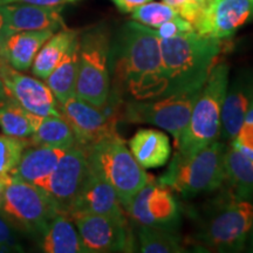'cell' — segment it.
<instances>
[{"mask_svg":"<svg viewBox=\"0 0 253 253\" xmlns=\"http://www.w3.org/2000/svg\"><path fill=\"white\" fill-rule=\"evenodd\" d=\"M178 13L167 5L166 2L149 1L136 7L131 12V18L135 21L151 28H157L167 21L171 20Z\"/></svg>","mask_w":253,"mask_h":253,"instance_id":"f1b7e54d","label":"cell"},{"mask_svg":"<svg viewBox=\"0 0 253 253\" xmlns=\"http://www.w3.org/2000/svg\"><path fill=\"white\" fill-rule=\"evenodd\" d=\"M0 80L7 99L36 115L63 118L59 102L46 82L17 71L0 59Z\"/></svg>","mask_w":253,"mask_h":253,"instance_id":"4fadbf2b","label":"cell"},{"mask_svg":"<svg viewBox=\"0 0 253 253\" xmlns=\"http://www.w3.org/2000/svg\"><path fill=\"white\" fill-rule=\"evenodd\" d=\"M84 153L91 171L115 190L123 210L150 177L118 132L91 145Z\"/></svg>","mask_w":253,"mask_h":253,"instance_id":"5b68a950","label":"cell"},{"mask_svg":"<svg viewBox=\"0 0 253 253\" xmlns=\"http://www.w3.org/2000/svg\"><path fill=\"white\" fill-rule=\"evenodd\" d=\"M138 249L143 253H181L184 252L181 237L176 230L163 227L140 226Z\"/></svg>","mask_w":253,"mask_h":253,"instance_id":"83f0119b","label":"cell"},{"mask_svg":"<svg viewBox=\"0 0 253 253\" xmlns=\"http://www.w3.org/2000/svg\"><path fill=\"white\" fill-rule=\"evenodd\" d=\"M110 69L114 87L134 101L161 97L168 84L156 31L137 21L122 27L112 49Z\"/></svg>","mask_w":253,"mask_h":253,"instance_id":"6da1fadb","label":"cell"},{"mask_svg":"<svg viewBox=\"0 0 253 253\" xmlns=\"http://www.w3.org/2000/svg\"><path fill=\"white\" fill-rule=\"evenodd\" d=\"M128 145L132 156L144 169L166 166L171 156L169 136L157 129H140L132 135Z\"/></svg>","mask_w":253,"mask_h":253,"instance_id":"44dd1931","label":"cell"},{"mask_svg":"<svg viewBox=\"0 0 253 253\" xmlns=\"http://www.w3.org/2000/svg\"><path fill=\"white\" fill-rule=\"evenodd\" d=\"M252 226V201L231 194L205 221L197 240L213 251L238 252L244 249Z\"/></svg>","mask_w":253,"mask_h":253,"instance_id":"ba28073f","label":"cell"},{"mask_svg":"<svg viewBox=\"0 0 253 253\" xmlns=\"http://www.w3.org/2000/svg\"><path fill=\"white\" fill-rule=\"evenodd\" d=\"M2 26H4V20H2V15L0 13V33L2 31Z\"/></svg>","mask_w":253,"mask_h":253,"instance_id":"60d3db41","label":"cell"},{"mask_svg":"<svg viewBox=\"0 0 253 253\" xmlns=\"http://www.w3.org/2000/svg\"><path fill=\"white\" fill-rule=\"evenodd\" d=\"M28 144L26 138L0 135V173H9L17 167Z\"/></svg>","mask_w":253,"mask_h":253,"instance_id":"f546056e","label":"cell"},{"mask_svg":"<svg viewBox=\"0 0 253 253\" xmlns=\"http://www.w3.org/2000/svg\"><path fill=\"white\" fill-rule=\"evenodd\" d=\"M245 121L253 122V99H252V102H251V104H250V107H249L248 113H246Z\"/></svg>","mask_w":253,"mask_h":253,"instance_id":"8d00e7d4","label":"cell"},{"mask_svg":"<svg viewBox=\"0 0 253 253\" xmlns=\"http://www.w3.org/2000/svg\"><path fill=\"white\" fill-rule=\"evenodd\" d=\"M122 13H131L138 6L149 2L151 0H112Z\"/></svg>","mask_w":253,"mask_h":253,"instance_id":"d590c367","label":"cell"},{"mask_svg":"<svg viewBox=\"0 0 253 253\" xmlns=\"http://www.w3.org/2000/svg\"><path fill=\"white\" fill-rule=\"evenodd\" d=\"M41 240V251L47 253H84L74 221L63 213L53 218Z\"/></svg>","mask_w":253,"mask_h":253,"instance_id":"7402d4cb","label":"cell"},{"mask_svg":"<svg viewBox=\"0 0 253 253\" xmlns=\"http://www.w3.org/2000/svg\"><path fill=\"white\" fill-rule=\"evenodd\" d=\"M155 31H156L160 39H169V38L181 36V34L189 33V32H195L192 25L188 20L183 19L179 14L176 15L171 20L161 25L160 27L155 28Z\"/></svg>","mask_w":253,"mask_h":253,"instance_id":"4dcf8cb0","label":"cell"},{"mask_svg":"<svg viewBox=\"0 0 253 253\" xmlns=\"http://www.w3.org/2000/svg\"><path fill=\"white\" fill-rule=\"evenodd\" d=\"M55 32L42 31H1L0 33V59L11 67L25 72L32 67L41 47Z\"/></svg>","mask_w":253,"mask_h":253,"instance_id":"d6986e66","label":"cell"},{"mask_svg":"<svg viewBox=\"0 0 253 253\" xmlns=\"http://www.w3.org/2000/svg\"><path fill=\"white\" fill-rule=\"evenodd\" d=\"M88 172L87 155L75 144L66 150L52 173L39 186L52 198L58 212L67 214Z\"/></svg>","mask_w":253,"mask_h":253,"instance_id":"7c38bea8","label":"cell"},{"mask_svg":"<svg viewBox=\"0 0 253 253\" xmlns=\"http://www.w3.org/2000/svg\"><path fill=\"white\" fill-rule=\"evenodd\" d=\"M62 6H41L32 4L0 5L4 26L2 30L9 32L20 31H59L65 28L61 17Z\"/></svg>","mask_w":253,"mask_h":253,"instance_id":"e0dca14e","label":"cell"},{"mask_svg":"<svg viewBox=\"0 0 253 253\" xmlns=\"http://www.w3.org/2000/svg\"><path fill=\"white\" fill-rule=\"evenodd\" d=\"M78 0H0V5L13 4V2H21V4H32L41 6H62L68 2H74Z\"/></svg>","mask_w":253,"mask_h":253,"instance_id":"e575fe53","label":"cell"},{"mask_svg":"<svg viewBox=\"0 0 253 253\" xmlns=\"http://www.w3.org/2000/svg\"><path fill=\"white\" fill-rule=\"evenodd\" d=\"M225 150L217 140L190 155L175 154L158 181L184 197L214 191L225 183Z\"/></svg>","mask_w":253,"mask_h":253,"instance_id":"277c9868","label":"cell"},{"mask_svg":"<svg viewBox=\"0 0 253 253\" xmlns=\"http://www.w3.org/2000/svg\"><path fill=\"white\" fill-rule=\"evenodd\" d=\"M163 1L175 9L183 19L188 20L192 27L195 26L204 11L194 0H163Z\"/></svg>","mask_w":253,"mask_h":253,"instance_id":"1f68e13d","label":"cell"},{"mask_svg":"<svg viewBox=\"0 0 253 253\" xmlns=\"http://www.w3.org/2000/svg\"><path fill=\"white\" fill-rule=\"evenodd\" d=\"M66 150V148L32 145L24 151L17 167L9 175L39 186L52 173Z\"/></svg>","mask_w":253,"mask_h":253,"instance_id":"ffe728a7","label":"cell"},{"mask_svg":"<svg viewBox=\"0 0 253 253\" xmlns=\"http://www.w3.org/2000/svg\"><path fill=\"white\" fill-rule=\"evenodd\" d=\"M109 38L103 30L87 32L80 39L75 95L102 109L109 100Z\"/></svg>","mask_w":253,"mask_h":253,"instance_id":"52a82bcc","label":"cell"},{"mask_svg":"<svg viewBox=\"0 0 253 253\" xmlns=\"http://www.w3.org/2000/svg\"><path fill=\"white\" fill-rule=\"evenodd\" d=\"M250 244H251V251H253V226L251 232H250Z\"/></svg>","mask_w":253,"mask_h":253,"instance_id":"ab89813d","label":"cell"},{"mask_svg":"<svg viewBox=\"0 0 253 253\" xmlns=\"http://www.w3.org/2000/svg\"><path fill=\"white\" fill-rule=\"evenodd\" d=\"M1 249H6V251H19L20 246L17 240V230L0 214V251Z\"/></svg>","mask_w":253,"mask_h":253,"instance_id":"d6a6232c","label":"cell"},{"mask_svg":"<svg viewBox=\"0 0 253 253\" xmlns=\"http://www.w3.org/2000/svg\"><path fill=\"white\" fill-rule=\"evenodd\" d=\"M224 167H225V182L230 184L232 194L239 198L252 201L253 160L231 144L230 147H226Z\"/></svg>","mask_w":253,"mask_h":253,"instance_id":"d4e9b609","label":"cell"},{"mask_svg":"<svg viewBox=\"0 0 253 253\" xmlns=\"http://www.w3.org/2000/svg\"><path fill=\"white\" fill-rule=\"evenodd\" d=\"M167 79L163 96L199 90L225 52V39L189 32L169 39H160Z\"/></svg>","mask_w":253,"mask_h":253,"instance_id":"7a4b0ae2","label":"cell"},{"mask_svg":"<svg viewBox=\"0 0 253 253\" xmlns=\"http://www.w3.org/2000/svg\"><path fill=\"white\" fill-rule=\"evenodd\" d=\"M253 99V71L243 69L232 81H229L223 108H221L220 136L225 141H232L245 121L250 104Z\"/></svg>","mask_w":253,"mask_h":253,"instance_id":"2e32d148","label":"cell"},{"mask_svg":"<svg viewBox=\"0 0 253 253\" xmlns=\"http://www.w3.org/2000/svg\"><path fill=\"white\" fill-rule=\"evenodd\" d=\"M6 99H7V96H6L4 86H2V82H1V80H0V102Z\"/></svg>","mask_w":253,"mask_h":253,"instance_id":"f35d334b","label":"cell"},{"mask_svg":"<svg viewBox=\"0 0 253 253\" xmlns=\"http://www.w3.org/2000/svg\"><path fill=\"white\" fill-rule=\"evenodd\" d=\"M63 119L71 126L75 141L84 151L103 138L116 134V118L107 115L77 95L59 103Z\"/></svg>","mask_w":253,"mask_h":253,"instance_id":"5bb4252c","label":"cell"},{"mask_svg":"<svg viewBox=\"0 0 253 253\" xmlns=\"http://www.w3.org/2000/svg\"><path fill=\"white\" fill-rule=\"evenodd\" d=\"M42 116L27 112L14 101L0 102V128L4 134L18 138H28L39 126Z\"/></svg>","mask_w":253,"mask_h":253,"instance_id":"484cf974","label":"cell"},{"mask_svg":"<svg viewBox=\"0 0 253 253\" xmlns=\"http://www.w3.org/2000/svg\"><path fill=\"white\" fill-rule=\"evenodd\" d=\"M199 90L144 101L131 100L123 106L122 118L129 123L156 126L171 134L177 144L188 126Z\"/></svg>","mask_w":253,"mask_h":253,"instance_id":"9c48e42d","label":"cell"},{"mask_svg":"<svg viewBox=\"0 0 253 253\" xmlns=\"http://www.w3.org/2000/svg\"><path fill=\"white\" fill-rule=\"evenodd\" d=\"M125 210L140 226L176 230L179 224V208L171 189L151 176Z\"/></svg>","mask_w":253,"mask_h":253,"instance_id":"8fae6325","label":"cell"},{"mask_svg":"<svg viewBox=\"0 0 253 253\" xmlns=\"http://www.w3.org/2000/svg\"><path fill=\"white\" fill-rule=\"evenodd\" d=\"M79 54H80V38H77L72 42L65 56L56 66L54 71L49 74L45 82L52 93L54 94L56 101L63 103L69 97L75 95V84H77Z\"/></svg>","mask_w":253,"mask_h":253,"instance_id":"cb8c5ba5","label":"cell"},{"mask_svg":"<svg viewBox=\"0 0 253 253\" xmlns=\"http://www.w3.org/2000/svg\"><path fill=\"white\" fill-rule=\"evenodd\" d=\"M253 20V0H212L195 24L198 34L229 39Z\"/></svg>","mask_w":253,"mask_h":253,"instance_id":"9a60e30c","label":"cell"},{"mask_svg":"<svg viewBox=\"0 0 253 253\" xmlns=\"http://www.w3.org/2000/svg\"><path fill=\"white\" fill-rule=\"evenodd\" d=\"M73 213H96L108 216H123V208L120 203L115 190L90 170L84 179V185L66 216Z\"/></svg>","mask_w":253,"mask_h":253,"instance_id":"ac0fdd59","label":"cell"},{"mask_svg":"<svg viewBox=\"0 0 253 253\" xmlns=\"http://www.w3.org/2000/svg\"><path fill=\"white\" fill-rule=\"evenodd\" d=\"M28 142L36 147L43 145V147L66 148V149L77 144L71 126L63 118H56V116L42 118L39 126Z\"/></svg>","mask_w":253,"mask_h":253,"instance_id":"4316f807","label":"cell"},{"mask_svg":"<svg viewBox=\"0 0 253 253\" xmlns=\"http://www.w3.org/2000/svg\"><path fill=\"white\" fill-rule=\"evenodd\" d=\"M79 37V32L65 27L53 34L43 43L32 63V73L40 80L45 81L59 65L72 42Z\"/></svg>","mask_w":253,"mask_h":253,"instance_id":"603a6c76","label":"cell"},{"mask_svg":"<svg viewBox=\"0 0 253 253\" xmlns=\"http://www.w3.org/2000/svg\"><path fill=\"white\" fill-rule=\"evenodd\" d=\"M58 213L54 202L45 190L11 176L0 199V214L15 230L42 236Z\"/></svg>","mask_w":253,"mask_h":253,"instance_id":"8992f818","label":"cell"},{"mask_svg":"<svg viewBox=\"0 0 253 253\" xmlns=\"http://www.w3.org/2000/svg\"><path fill=\"white\" fill-rule=\"evenodd\" d=\"M69 218L77 226L84 253L135 251V238L125 214L73 213Z\"/></svg>","mask_w":253,"mask_h":253,"instance_id":"30bf717a","label":"cell"},{"mask_svg":"<svg viewBox=\"0 0 253 253\" xmlns=\"http://www.w3.org/2000/svg\"><path fill=\"white\" fill-rule=\"evenodd\" d=\"M229 65L223 61L210 72L195 101L188 126L175 144L176 154L196 153L219 138L221 108L229 86Z\"/></svg>","mask_w":253,"mask_h":253,"instance_id":"3957f363","label":"cell"},{"mask_svg":"<svg viewBox=\"0 0 253 253\" xmlns=\"http://www.w3.org/2000/svg\"><path fill=\"white\" fill-rule=\"evenodd\" d=\"M231 142L242 153H253V122L244 121L238 134Z\"/></svg>","mask_w":253,"mask_h":253,"instance_id":"836d02e7","label":"cell"},{"mask_svg":"<svg viewBox=\"0 0 253 253\" xmlns=\"http://www.w3.org/2000/svg\"><path fill=\"white\" fill-rule=\"evenodd\" d=\"M194 1H195L197 5L201 6L202 8L205 9V8L208 7L209 5H210V2L212 1V0H194Z\"/></svg>","mask_w":253,"mask_h":253,"instance_id":"74e56055","label":"cell"}]
</instances>
